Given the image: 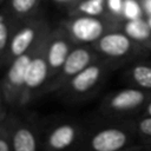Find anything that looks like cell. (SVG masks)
I'll return each mask as SVG.
<instances>
[{"label":"cell","mask_w":151,"mask_h":151,"mask_svg":"<svg viewBox=\"0 0 151 151\" xmlns=\"http://www.w3.org/2000/svg\"><path fill=\"white\" fill-rule=\"evenodd\" d=\"M137 143L138 138L127 120L112 119L85 131L76 151H117Z\"/></svg>","instance_id":"obj_1"},{"label":"cell","mask_w":151,"mask_h":151,"mask_svg":"<svg viewBox=\"0 0 151 151\" xmlns=\"http://www.w3.org/2000/svg\"><path fill=\"white\" fill-rule=\"evenodd\" d=\"M50 29L51 27L46 29V32L41 35V38L39 39L34 48V52L27 70V74H26V81H25L22 97L20 100V106H25L28 103H31L32 99H34L41 90L46 88L51 79L50 66H48L46 52H45L46 40H47Z\"/></svg>","instance_id":"obj_6"},{"label":"cell","mask_w":151,"mask_h":151,"mask_svg":"<svg viewBox=\"0 0 151 151\" xmlns=\"http://www.w3.org/2000/svg\"><path fill=\"white\" fill-rule=\"evenodd\" d=\"M125 0H106V11L107 14L119 21H124L123 19V9H124Z\"/></svg>","instance_id":"obj_20"},{"label":"cell","mask_w":151,"mask_h":151,"mask_svg":"<svg viewBox=\"0 0 151 151\" xmlns=\"http://www.w3.org/2000/svg\"><path fill=\"white\" fill-rule=\"evenodd\" d=\"M5 97H4V93H2V88H1V84H0V125L6 120L5 118Z\"/></svg>","instance_id":"obj_23"},{"label":"cell","mask_w":151,"mask_h":151,"mask_svg":"<svg viewBox=\"0 0 151 151\" xmlns=\"http://www.w3.org/2000/svg\"><path fill=\"white\" fill-rule=\"evenodd\" d=\"M150 98L151 92L127 86L106 94L101 100L99 110L110 119L126 120L139 116Z\"/></svg>","instance_id":"obj_3"},{"label":"cell","mask_w":151,"mask_h":151,"mask_svg":"<svg viewBox=\"0 0 151 151\" xmlns=\"http://www.w3.org/2000/svg\"><path fill=\"white\" fill-rule=\"evenodd\" d=\"M146 20H147V22H149V25L151 26V17H149V18H146Z\"/></svg>","instance_id":"obj_27"},{"label":"cell","mask_w":151,"mask_h":151,"mask_svg":"<svg viewBox=\"0 0 151 151\" xmlns=\"http://www.w3.org/2000/svg\"><path fill=\"white\" fill-rule=\"evenodd\" d=\"M92 46L100 58L119 63L120 65L134 61L138 57L150 53L120 28L105 33Z\"/></svg>","instance_id":"obj_5"},{"label":"cell","mask_w":151,"mask_h":151,"mask_svg":"<svg viewBox=\"0 0 151 151\" xmlns=\"http://www.w3.org/2000/svg\"><path fill=\"white\" fill-rule=\"evenodd\" d=\"M99 58L92 45H74L58 73L48 81L45 91H60L76 74Z\"/></svg>","instance_id":"obj_8"},{"label":"cell","mask_w":151,"mask_h":151,"mask_svg":"<svg viewBox=\"0 0 151 151\" xmlns=\"http://www.w3.org/2000/svg\"><path fill=\"white\" fill-rule=\"evenodd\" d=\"M0 1H1V0H0Z\"/></svg>","instance_id":"obj_28"},{"label":"cell","mask_w":151,"mask_h":151,"mask_svg":"<svg viewBox=\"0 0 151 151\" xmlns=\"http://www.w3.org/2000/svg\"><path fill=\"white\" fill-rule=\"evenodd\" d=\"M139 1H140L144 18L151 17V0H139Z\"/></svg>","instance_id":"obj_24"},{"label":"cell","mask_w":151,"mask_h":151,"mask_svg":"<svg viewBox=\"0 0 151 151\" xmlns=\"http://www.w3.org/2000/svg\"><path fill=\"white\" fill-rule=\"evenodd\" d=\"M74 45V41L71 39L70 34L61 25L50 29L46 40L45 52L50 66L51 79L58 73Z\"/></svg>","instance_id":"obj_12"},{"label":"cell","mask_w":151,"mask_h":151,"mask_svg":"<svg viewBox=\"0 0 151 151\" xmlns=\"http://www.w3.org/2000/svg\"><path fill=\"white\" fill-rule=\"evenodd\" d=\"M144 17L143 9L140 6L139 0H125L124 1V9H123V19L131 20Z\"/></svg>","instance_id":"obj_19"},{"label":"cell","mask_w":151,"mask_h":151,"mask_svg":"<svg viewBox=\"0 0 151 151\" xmlns=\"http://www.w3.org/2000/svg\"><path fill=\"white\" fill-rule=\"evenodd\" d=\"M19 22L6 7L0 11V66L6 64L9 42Z\"/></svg>","instance_id":"obj_15"},{"label":"cell","mask_w":151,"mask_h":151,"mask_svg":"<svg viewBox=\"0 0 151 151\" xmlns=\"http://www.w3.org/2000/svg\"><path fill=\"white\" fill-rule=\"evenodd\" d=\"M120 29L124 31L130 38L137 41L146 51L151 52V26L146 18H137L131 20H124Z\"/></svg>","instance_id":"obj_14"},{"label":"cell","mask_w":151,"mask_h":151,"mask_svg":"<svg viewBox=\"0 0 151 151\" xmlns=\"http://www.w3.org/2000/svg\"><path fill=\"white\" fill-rule=\"evenodd\" d=\"M37 44H35V46H37ZM35 46L33 48H31L29 51L18 55L17 58H14L13 60H11L7 64L8 65L7 71L4 76L2 80L0 81L2 93L5 97V101L7 105L20 106V100L22 97L24 87H25L27 70H28Z\"/></svg>","instance_id":"obj_9"},{"label":"cell","mask_w":151,"mask_h":151,"mask_svg":"<svg viewBox=\"0 0 151 151\" xmlns=\"http://www.w3.org/2000/svg\"><path fill=\"white\" fill-rule=\"evenodd\" d=\"M117 151H151V144H145V143H137L133 144L129 147L117 150Z\"/></svg>","instance_id":"obj_22"},{"label":"cell","mask_w":151,"mask_h":151,"mask_svg":"<svg viewBox=\"0 0 151 151\" xmlns=\"http://www.w3.org/2000/svg\"><path fill=\"white\" fill-rule=\"evenodd\" d=\"M120 66L119 63L99 58L76 74L60 92L73 100L88 98L104 85L109 74Z\"/></svg>","instance_id":"obj_2"},{"label":"cell","mask_w":151,"mask_h":151,"mask_svg":"<svg viewBox=\"0 0 151 151\" xmlns=\"http://www.w3.org/2000/svg\"><path fill=\"white\" fill-rule=\"evenodd\" d=\"M0 151H12L11 142H9L8 125H7L6 120L0 125Z\"/></svg>","instance_id":"obj_21"},{"label":"cell","mask_w":151,"mask_h":151,"mask_svg":"<svg viewBox=\"0 0 151 151\" xmlns=\"http://www.w3.org/2000/svg\"><path fill=\"white\" fill-rule=\"evenodd\" d=\"M12 151H41V134L28 120L19 117L6 119Z\"/></svg>","instance_id":"obj_11"},{"label":"cell","mask_w":151,"mask_h":151,"mask_svg":"<svg viewBox=\"0 0 151 151\" xmlns=\"http://www.w3.org/2000/svg\"><path fill=\"white\" fill-rule=\"evenodd\" d=\"M40 5L41 0H8L6 8L17 20L24 21L26 19L35 18V13Z\"/></svg>","instance_id":"obj_16"},{"label":"cell","mask_w":151,"mask_h":151,"mask_svg":"<svg viewBox=\"0 0 151 151\" xmlns=\"http://www.w3.org/2000/svg\"><path fill=\"white\" fill-rule=\"evenodd\" d=\"M126 120L134 131L139 143L151 144V117H134Z\"/></svg>","instance_id":"obj_18"},{"label":"cell","mask_w":151,"mask_h":151,"mask_svg":"<svg viewBox=\"0 0 151 151\" xmlns=\"http://www.w3.org/2000/svg\"><path fill=\"white\" fill-rule=\"evenodd\" d=\"M106 0H78L71 8L70 15H106Z\"/></svg>","instance_id":"obj_17"},{"label":"cell","mask_w":151,"mask_h":151,"mask_svg":"<svg viewBox=\"0 0 151 151\" xmlns=\"http://www.w3.org/2000/svg\"><path fill=\"white\" fill-rule=\"evenodd\" d=\"M84 134V127L77 122H57L41 134V151H76Z\"/></svg>","instance_id":"obj_7"},{"label":"cell","mask_w":151,"mask_h":151,"mask_svg":"<svg viewBox=\"0 0 151 151\" xmlns=\"http://www.w3.org/2000/svg\"><path fill=\"white\" fill-rule=\"evenodd\" d=\"M137 117H151V98L149 99V101H147L146 105L144 106V109H143V111L140 112V114L137 116Z\"/></svg>","instance_id":"obj_26"},{"label":"cell","mask_w":151,"mask_h":151,"mask_svg":"<svg viewBox=\"0 0 151 151\" xmlns=\"http://www.w3.org/2000/svg\"><path fill=\"white\" fill-rule=\"evenodd\" d=\"M47 28H50L48 22L37 17L20 21L13 32L9 42L6 64H8L18 55L33 48Z\"/></svg>","instance_id":"obj_10"},{"label":"cell","mask_w":151,"mask_h":151,"mask_svg":"<svg viewBox=\"0 0 151 151\" xmlns=\"http://www.w3.org/2000/svg\"><path fill=\"white\" fill-rule=\"evenodd\" d=\"M122 22L109 14L103 17L70 15L60 25L67 31L76 45H93L105 33L120 28Z\"/></svg>","instance_id":"obj_4"},{"label":"cell","mask_w":151,"mask_h":151,"mask_svg":"<svg viewBox=\"0 0 151 151\" xmlns=\"http://www.w3.org/2000/svg\"><path fill=\"white\" fill-rule=\"evenodd\" d=\"M130 86L151 92V60H134L124 72Z\"/></svg>","instance_id":"obj_13"},{"label":"cell","mask_w":151,"mask_h":151,"mask_svg":"<svg viewBox=\"0 0 151 151\" xmlns=\"http://www.w3.org/2000/svg\"><path fill=\"white\" fill-rule=\"evenodd\" d=\"M51 1L54 2V4H57V5H59V6H64V7L71 8L78 0H51Z\"/></svg>","instance_id":"obj_25"}]
</instances>
